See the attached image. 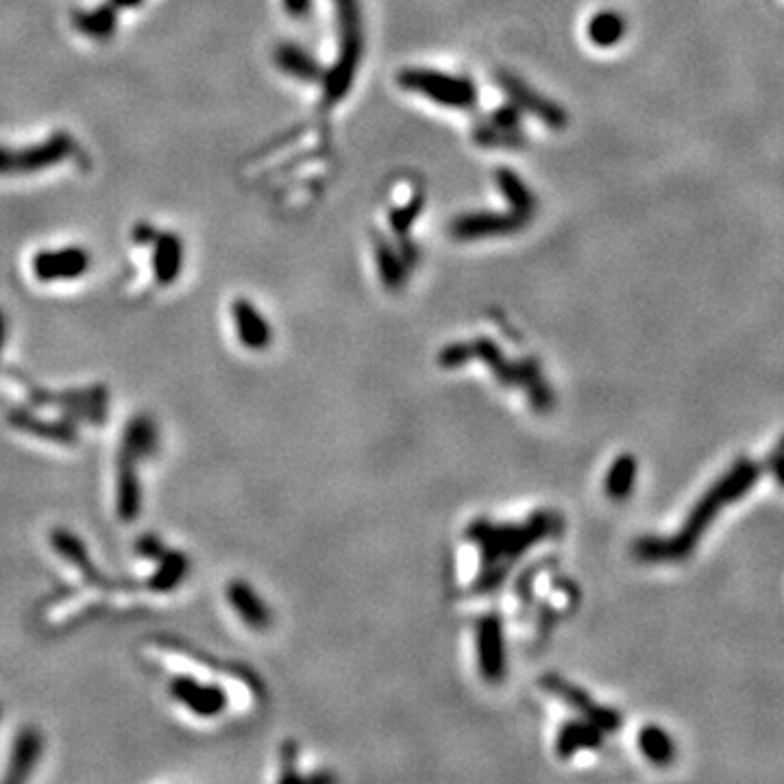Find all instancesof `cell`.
Listing matches in <instances>:
<instances>
[{
    "label": "cell",
    "instance_id": "obj_1",
    "mask_svg": "<svg viewBox=\"0 0 784 784\" xmlns=\"http://www.w3.org/2000/svg\"><path fill=\"white\" fill-rule=\"evenodd\" d=\"M767 471V462H752L741 458L732 464L728 473L717 484L710 486L702 499L686 517L684 528L671 538H639L634 543L632 554L643 562H680L691 556V551L700 543L708 525L721 512L726 504L739 501L752 490Z\"/></svg>",
    "mask_w": 784,
    "mask_h": 784
},
{
    "label": "cell",
    "instance_id": "obj_2",
    "mask_svg": "<svg viewBox=\"0 0 784 784\" xmlns=\"http://www.w3.org/2000/svg\"><path fill=\"white\" fill-rule=\"evenodd\" d=\"M560 530V519L554 512H536L525 523L497 525L493 521H473L467 536L480 547L482 565L473 591L488 593L508 578V571L517 560L543 538Z\"/></svg>",
    "mask_w": 784,
    "mask_h": 784
},
{
    "label": "cell",
    "instance_id": "obj_3",
    "mask_svg": "<svg viewBox=\"0 0 784 784\" xmlns=\"http://www.w3.org/2000/svg\"><path fill=\"white\" fill-rule=\"evenodd\" d=\"M340 31V55L332 70L323 75V107L332 109L351 90L362 59V11L358 0H334Z\"/></svg>",
    "mask_w": 784,
    "mask_h": 784
},
{
    "label": "cell",
    "instance_id": "obj_4",
    "mask_svg": "<svg viewBox=\"0 0 784 784\" xmlns=\"http://www.w3.org/2000/svg\"><path fill=\"white\" fill-rule=\"evenodd\" d=\"M397 83L401 90L421 94L440 107L469 112L477 103V88L469 77L445 75L430 68H403Z\"/></svg>",
    "mask_w": 784,
    "mask_h": 784
},
{
    "label": "cell",
    "instance_id": "obj_5",
    "mask_svg": "<svg viewBox=\"0 0 784 784\" xmlns=\"http://www.w3.org/2000/svg\"><path fill=\"white\" fill-rule=\"evenodd\" d=\"M469 345H471V360L473 358L484 360L504 386H519L521 390L528 392L530 403L536 410H547L551 403H554L551 401V390L547 388L543 373L534 360L510 364L508 360H504V355H501L495 342L488 338L469 342Z\"/></svg>",
    "mask_w": 784,
    "mask_h": 784
},
{
    "label": "cell",
    "instance_id": "obj_6",
    "mask_svg": "<svg viewBox=\"0 0 784 784\" xmlns=\"http://www.w3.org/2000/svg\"><path fill=\"white\" fill-rule=\"evenodd\" d=\"M475 652L477 667H480L482 678L490 684H497L506 676V639H504V623L499 615H484L475 626Z\"/></svg>",
    "mask_w": 784,
    "mask_h": 784
},
{
    "label": "cell",
    "instance_id": "obj_7",
    "mask_svg": "<svg viewBox=\"0 0 784 784\" xmlns=\"http://www.w3.org/2000/svg\"><path fill=\"white\" fill-rule=\"evenodd\" d=\"M497 81L501 85V90H504L510 98L512 105H517L521 112H528L536 118H541L549 129H565L569 116L565 109L560 105H556L554 101H549L543 94L534 92L528 83L523 79H519L517 75H512V72L506 70H499L497 72Z\"/></svg>",
    "mask_w": 784,
    "mask_h": 784
},
{
    "label": "cell",
    "instance_id": "obj_8",
    "mask_svg": "<svg viewBox=\"0 0 784 784\" xmlns=\"http://www.w3.org/2000/svg\"><path fill=\"white\" fill-rule=\"evenodd\" d=\"M168 693L175 702L186 706L192 715L201 719H214L225 713L229 697L223 686L203 684L192 676H177L168 682Z\"/></svg>",
    "mask_w": 784,
    "mask_h": 784
},
{
    "label": "cell",
    "instance_id": "obj_9",
    "mask_svg": "<svg viewBox=\"0 0 784 784\" xmlns=\"http://www.w3.org/2000/svg\"><path fill=\"white\" fill-rule=\"evenodd\" d=\"M528 223V218H523L514 212L497 214V212H469L453 218L449 227L451 236L456 240H482V238H497V236H510L517 234Z\"/></svg>",
    "mask_w": 784,
    "mask_h": 784
},
{
    "label": "cell",
    "instance_id": "obj_10",
    "mask_svg": "<svg viewBox=\"0 0 784 784\" xmlns=\"http://www.w3.org/2000/svg\"><path fill=\"white\" fill-rule=\"evenodd\" d=\"M75 153V138L70 133H53L40 144L14 151V175H31L53 168Z\"/></svg>",
    "mask_w": 784,
    "mask_h": 784
},
{
    "label": "cell",
    "instance_id": "obj_11",
    "mask_svg": "<svg viewBox=\"0 0 784 784\" xmlns=\"http://www.w3.org/2000/svg\"><path fill=\"white\" fill-rule=\"evenodd\" d=\"M543 686L547 691L556 693L562 702H567L573 710H578L584 719L593 721V724L602 728L604 732H615L621 726V715L617 710L597 704L591 695L580 689V686L569 684L565 678L545 676Z\"/></svg>",
    "mask_w": 784,
    "mask_h": 784
},
{
    "label": "cell",
    "instance_id": "obj_12",
    "mask_svg": "<svg viewBox=\"0 0 784 784\" xmlns=\"http://www.w3.org/2000/svg\"><path fill=\"white\" fill-rule=\"evenodd\" d=\"M90 268V253L81 247L40 251L33 257V273L42 284L77 279Z\"/></svg>",
    "mask_w": 784,
    "mask_h": 784
},
{
    "label": "cell",
    "instance_id": "obj_13",
    "mask_svg": "<svg viewBox=\"0 0 784 784\" xmlns=\"http://www.w3.org/2000/svg\"><path fill=\"white\" fill-rule=\"evenodd\" d=\"M238 340L249 351H266L273 342V327L249 299H236L231 305Z\"/></svg>",
    "mask_w": 784,
    "mask_h": 784
},
{
    "label": "cell",
    "instance_id": "obj_14",
    "mask_svg": "<svg viewBox=\"0 0 784 784\" xmlns=\"http://www.w3.org/2000/svg\"><path fill=\"white\" fill-rule=\"evenodd\" d=\"M227 599L236 615L247 623L255 632H264L271 628L273 612L264 602V597L257 595L255 588L244 580H231L227 586Z\"/></svg>",
    "mask_w": 784,
    "mask_h": 784
},
{
    "label": "cell",
    "instance_id": "obj_15",
    "mask_svg": "<svg viewBox=\"0 0 784 784\" xmlns=\"http://www.w3.org/2000/svg\"><path fill=\"white\" fill-rule=\"evenodd\" d=\"M44 754V737L38 728H22L14 745H11L9 754V767L5 774V782H24L31 774L33 769L38 767L40 758Z\"/></svg>",
    "mask_w": 784,
    "mask_h": 784
},
{
    "label": "cell",
    "instance_id": "obj_16",
    "mask_svg": "<svg viewBox=\"0 0 784 784\" xmlns=\"http://www.w3.org/2000/svg\"><path fill=\"white\" fill-rule=\"evenodd\" d=\"M51 547L68 562V565L75 567L81 573V578L88 584H94V586L109 584L105 575L96 569V565L90 558L88 547L83 545V541L77 534H72L70 530H64V528H57L51 532Z\"/></svg>",
    "mask_w": 784,
    "mask_h": 784
},
{
    "label": "cell",
    "instance_id": "obj_17",
    "mask_svg": "<svg viewBox=\"0 0 784 784\" xmlns=\"http://www.w3.org/2000/svg\"><path fill=\"white\" fill-rule=\"evenodd\" d=\"M7 423L11 427H16L20 432H27L35 438L51 440L57 445H77L79 443V432L77 427L68 421H44L40 416H35L22 408H14L7 416Z\"/></svg>",
    "mask_w": 784,
    "mask_h": 784
},
{
    "label": "cell",
    "instance_id": "obj_18",
    "mask_svg": "<svg viewBox=\"0 0 784 784\" xmlns=\"http://www.w3.org/2000/svg\"><path fill=\"white\" fill-rule=\"evenodd\" d=\"M138 462L125 453L118 456V484H116V510L122 521H136L142 512V486L138 477Z\"/></svg>",
    "mask_w": 784,
    "mask_h": 784
},
{
    "label": "cell",
    "instance_id": "obj_19",
    "mask_svg": "<svg viewBox=\"0 0 784 784\" xmlns=\"http://www.w3.org/2000/svg\"><path fill=\"white\" fill-rule=\"evenodd\" d=\"M153 247V275L159 286L175 284L183 268V242L173 231H159Z\"/></svg>",
    "mask_w": 784,
    "mask_h": 784
},
{
    "label": "cell",
    "instance_id": "obj_20",
    "mask_svg": "<svg viewBox=\"0 0 784 784\" xmlns=\"http://www.w3.org/2000/svg\"><path fill=\"white\" fill-rule=\"evenodd\" d=\"M159 449V427L149 414H136L125 427L120 453L142 462L153 458Z\"/></svg>",
    "mask_w": 784,
    "mask_h": 784
},
{
    "label": "cell",
    "instance_id": "obj_21",
    "mask_svg": "<svg viewBox=\"0 0 784 784\" xmlns=\"http://www.w3.org/2000/svg\"><path fill=\"white\" fill-rule=\"evenodd\" d=\"M275 66L284 72V75L297 79V81H305V83H314V81H321L325 70L323 66L318 64V59L312 57L308 51H305L303 46L299 44H292V42H284L275 48Z\"/></svg>",
    "mask_w": 784,
    "mask_h": 784
},
{
    "label": "cell",
    "instance_id": "obj_22",
    "mask_svg": "<svg viewBox=\"0 0 784 784\" xmlns=\"http://www.w3.org/2000/svg\"><path fill=\"white\" fill-rule=\"evenodd\" d=\"M604 734L606 732L602 728L588 719L567 721L556 737V754L560 758H571L582 750H595V747L602 745Z\"/></svg>",
    "mask_w": 784,
    "mask_h": 784
},
{
    "label": "cell",
    "instance_id": "obj_23",
    "mask_svg": "<svg viewBox=\"0 0 784 784\" xmlns=\"http://www.w3.org/2000/svg\"><path fill=\"white\" fill-rule=\"evenodd\" d=\"M72 27L83 33L85 38L105 42L118 29V7L114 3H105L94 9L72 11Z\"/></svg>",
    "mask_w": 784,
    "mask_h": 784
},
{
    "label": "cell",
    "instance_id": "obj_24",
    "mask_svg": "<svg viewBox=\"0 0 784 784\" xmlns=\"http://www.w3.org/2000/svg\"><path fill=\"white\" fill-rule=\"evenodd\" d=\"M373 240H375V262H377L379 277H382V284L388 290H399L406 286L410 266L406 260H403L401 251H397L386 238L377 234H373Z\"/></svg>",
    "mask_w": 784,
    "mask_h": 784
},
{
    "label": "cell",
    "instance_id": "obj_25",
    "mask_svg": "<svg viewBox=\"0 0 784 784\" xmlns=\"http://www.w3.org/2000/svg\"><path fill=\"white\" fill-rule=\"evenodd\" d=\"M495 181H497V188H499L501 196H504L510 205V212L530 220V216L536 210V199H534L532 190L525 186V181L510 168H499L497 175H495Z\"/></svg>",
    "mask_w": 784,
    "mask_h": 784
},
{
    "label": "cell",
    "instance_id": "obj_26",
    "mask_svg": "<svg viewBox=\"0 0 784 784\" xmlns=\"http://www.w3.org/2000/svg\"><path fill=\"white\" fill-rule=\"evenodd\" d=\"M190 571V560L183 551L166 549L164 556L157 560V571L151 575L149 586L155 593H170L186 580Z\"/></svg>",
    "mask_w": 784,
    "mask_h": 784
},
{
    "label": "cell",
    "instance_id": "obj_27",
    "mask_svg": "<svg viewBox=\"0 0 784 784\" xmlns=\"http://www.w3.org/2000/svg\"><path fill=\"white\" fill-rule=\"evenodd\" d=\"M626 29H628L626 18H623L619 11L602 9V11H597L591 20H588L586 35L595 46L610 48V46H617L623 40Z\"/></svg>",
    "mask_w": 784,
    "mask_h": 784
},
{
    "label": "cell",
    "instance_id": "obj_28",
    "mask_svg": "<svg viewBox=\"0 0 784 784\" xmlns=\"http://www.w3.org/2000/svg\"><path fill=\"white\" fill-rule=\"evenodd\" d=\"M636 475H639V462H636L632 453H623L610 464L604 477V493L615 501L628 499L634 490Z\"/></svg>",
    "mask_w": 784,
    "mask_h": 784
},
{
    "label": "cell",
    "instance_id": "obj_29",
    "mask_svg": "<svg viewBox=\"0 0 784 784\" xmlns=\"http://www.w3.org/2000/svg\"><path fill=\"white\" fill-rule=\"evenodd\" d=\"M639 750L654 765H669L676 758V743H673L671 734L656 724L641 728Z\"/></svg>",
    "mask_w": 784,
    "mask_h": 784
},
{
    "label": "cell",
    "instance_id": "obj_30",
    "mask_svg": "<svg viewBox=\"0 0 784 784\" xmlns=\"http://www.w3.org/2000/svg\"><path fill=\"white\" fill-rule=\"evenodd\" d=\"M473 138L477 144L488 146V149H521L525 144V136L521 129H504V127H497L493 122H480V125L475 127L473 131Z\"/></svg>",
    "mask_w": 784,
    "mask_h": 784
},
{
    "label": "cell",
    "instance_id": "obj_31",
    "mask_svg": "<svg viewBox=\"0 0 784 784\" xmlns=\"http://www.w3.org/2000/svg\"><path fill=\"white\" fill-rule=\"evenodd\" d=\"M421 207H423V196H414V199L408 205L395 207V210L390 212V225H392V231H395L399 240L408 238L410 229L414 225V220L419 218V214H421Z\"/></svg>",
    "mask_w": 784,
    "mask_h": 784
},
{
    "label": "cell",
    "instance_id": "obj_32",
    "mask_svg": "<svg viewBox=\"0 0 784 784\" xmlns=\"http://www.w3.org/2000/svg\"><path fill=\"white\" fill-rule=\"evenodd\" d=\"M136 551H138V554H140L142 558L157 562L159 558L164 556L166 545L162 543V538H159L157 534H144V536H140V538H138V543H136Z\"/></svg>",
    "mask_w": 784,
    "mask_h": 784
},
{
    "label": "cell",
    "instance_id": "obj_33",
    "mask_svg": "<svg viewBox=\"0 0 784 784\" xmlns=\"http://www.w3.org/2000/svg\"><path fill=\"white\" fill-rule=\"evenodd\" d=\"M767 462V471H771V475L776 477V482L780 486H784V436L780 438V443L774 447V451L769 453Z\"/></svg>",
    "mask_w": 784,
    "mask_h": 784
},
{
    "label": "cell",
    "instance_id": "obj_34",
    "mask_svg": "<svg viewBox=\"0 0 784 784\" xmlns=\"http://www.w3.org/2000/svg\"><path fill=\"white\" fill-rule=\"evenodd\" d=\"M159 231L151 223H138L133 227V242L140 244V247H151L155 242Z\"/></svg>",
    "mask_w": 784,
    "mask_h": 784
},
{
    "label": "cell",
    "instance_id": "obj_35",
    "mask_svg": "<svg viewBox=\"0 0 784 784\" xmlns=\"http://www.w3.org/2000/svg\"><path fill=\"white\" fill-rule=\"evenodd\" d=\"M284 9L294 20H305L312 11V0H284Z\"/></svg>",
    "mask_w": 784,
    "mask_h": 784
},
{
    "label": "cell",
    "instance_id": "obj_36",
    "mask_svg": "<svg viewBox=\"0 0 784 784\" xmlns=\"http://www.w3.org/2000/svg\"><path fill=\"white\" fill-rule=\"evenodd\" d=\"M14 175V149L0 146V177Z\"/></svg>",
    "mask_w": 784,
    "mask_h": 784
},
{
    "label": "cell",
    "instance_id": "obj_37",
    "mask_svg": "<svg viewBox=\"0 0 784 784\" xmlns=\"http://www.w3.org/2000/svg\"><path fill=\"white\" fill-rule=\"evenodd\" d=\"M109 3H114L118 9H131V7L142 5L144 0H109Z\"/></svg>",
    "mask_w": 784,
    "mask_h": 784
},
{
    "label": "cell",
    "instance_id": "obj_38",
    "mask_svg": "<svg viewBox=\"0 0 784 784\" xmlns=\"http://www.w3.org/2000/svg\"><path fill=\"white\" fill-rule=\"evenodd\" d=\"M5 336H7V323H5L3 312H0V353H3V347H5Z\"/></svg>",
    "mask_w": 784,
    "mask_h": 784
}]
</instances>
